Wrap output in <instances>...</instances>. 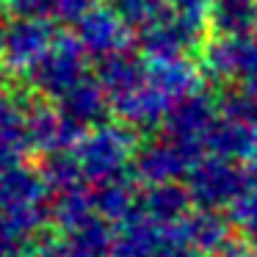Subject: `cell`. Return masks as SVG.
<instances>
[{
  "mask_svg": "<svg viewBox=\"0 0 257 257\" xmlns=\"http://www.w3.org/2000/svg\"><path fill=\"white\" fill-rule=\"evenodd\" d=\"M227 216L235 232H240L243 240L257 246V185H246L243 194L227 207Z\"/></svg>",
  "mask_w": 257,
  "mask_h": 257,
  "instance_id": "5b68a950",
  "label": "cell"
},
{
  "mask_svg": "<svg viewBox=\"0 0 257 257\" xmlns=\"http://www.w3.org/2000/svg\"><path fill=\"white\" fill-rule=\"evenodd\" d=\"M246 185L249 180L227 155L194 161V166L185 174V188L191 194V202L196 207H213V210H227L246 191Z\"/></svg>",
  "mask_w": 257,
  "mask_h": 257,
  "instance_id": "6da1fadb",
  "label": "cell"
},
{
  "mask_svg": "<svg viewBox=\"0 0 257 257\" xmlns=\"http://www.w3.org/2000/svg\"><path fill=\"white\" fill-rule=\"evenodd\" d=\"M183 232L185 240L199 251L202 257H227L232 251L235 240V227L229 216L213 207H191L183 216Z\"/></svg>",
  "mask_w": 257,
  "mask_h": 257,
  "instance_id": "7a4b0ae2",
  "label": "cell"
},
{
  "mask_svg": "<svg viewBox=\"0 0 257 257\" xmlns=\"http://www.w3.org/2000/svg\"><path fill=\"white\" fill-rule=\"evenodd\" d=\"M191 207H194V202H191L188 188L177 183L150 185L147 196L141 199V210L155 218H163V221H180Z\"/></svg>",
  "mask_w": 257,
  "mask_h": 257,
  "instance_id": "277c9868",
  "label": "cell"
},
{
  "mask_svg": "<svg viewBox=\"0 0 257 257\" xmlns=\"http://www.w3.org/2000/svg\"><path fill=\"white\" fill-rule=\"evenodd\" d=\"M191 166H194V161H191V147L177 141V144H161V147L147 150L139 161V174L150 185H161V183L180 180L183 174H188Z\"/></svg>",
  "mask_w": 257,
  "mask_h": 257,
  "instance_id": "3957f363",
  "label": "cell"
}]
</instances>
